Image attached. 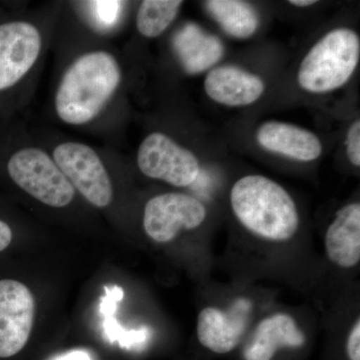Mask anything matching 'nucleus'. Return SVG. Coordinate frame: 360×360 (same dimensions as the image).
Returning a JSON list of instances; mask_svg holds the SVG:
<instances>
[{"instance_id": "obj_1", "label": "nucleus", "mask_w": 360, "mask_h": 360, "mask_svg": "<svg viewBox=\"0 0 360 360\" xmlns=\"http://www.w3.org/2000/svg\"><path fill=\"white\" fill-rule=\"evenodd\" d=\"M231 205L239 224L267 243H288L300 229V213L290 194L262 175L238 179L231 188Z\"/></svg>"}, {"instance_id": "obj_2", "label": "nucleus", "mask_w": 360, "mask_h": 360, "mask_svg": "<svg viewBox=\"0 0 360 360\" xmlns=\"http://www.w3.org/2000/svg\"><path fill=\"white\" fill-rule=\"evenodd\" d=\"M120 65L111 54H84L68 68L56 96V112L68 124L90 122L110 101L120 82Z\"/></svg>"}, {"instance_id": "obj_3", "label": "nucleus", "mask_w": 360, "mask_h": 360, "mask_svg": "<svg viewBox=\"0 0 360 360\" xmlns=\"http://www.w3.org/2000/svg\"><path fill=\"white\" fill-rule=\"evenodd\" d=\"M360 40L349 28L328 32L300 63L298 84L311 94H326L347 84L359 65Z\"/></svg>"}, {"instance_id": "obj_4", "label": "nucleus", "mask_w": 360, "mask_h": 360, "mask_svg": "<svg viewBox=\"0 0 360 360\" xmlns=\"http://www.w3.org/2000/svg\"><path fill=\"white\" fill-rule=\"evenodd\" d=\"M13 181L44 205L65 207L75 198V188L51 156L39 148L16 153L7 165Z\"/></svg>"}, {"instance_id": "obj_5", "label": "nucleus", "mask_w": 360, "mask_h": 360, "mask_svg": "<svg viewBox=\"0 0 360 360\" xmlns=\"http://www.w3.org/2000/svg\"><path fill=\"white\" fill-rule=\"evenodd\" d=\"M53 160L85 200L96 207L110 205L113 198L112 184L94 149L78 142H65L54 149Z\"/></svg>"}, {"instance_id": "obj_6", "label": "nucleus", "mask_w": 360, "mask_h": 360, "mask_svg": "<svg viewBox=\"0 0 360 360\" xmlns=\"http://www.w3.org/2000/svg\"><path fill=\"white\" fill-rule=\"evenodd\" d=\"M137 165L146 176L177 187L191 186L200 172L198 158L160 132L148 135L142 142Z\"/></svg>"}, {"instance_id": "obj_7", "label": "nucleus", "mask_w": 360, "mask_h": 360, "mask_svg": "<svg viewBox=\"0 0 360 360\" xmlns=\"http://www.w3.org/2000/svg\"><path fill=\"white\" fill-rule=\"evenodd\" d=\"M205 206L193 196L168 193L151 198L144 208L143 227L158 243L174 240L182 231H193L206 219Z\"/></svg>"}, {"instance_id": "obj_8", "label": "nucleus", "mask_w": 360, "mask_h": 360, "mask_svg": "<svg viewBox=\"0 0 360 360\" xmlns=\"http://www.w3.org/2000/svg\"><path fill=\"white\" fill-rule=\"evenodd\" d=\"M34 315L30 288L13 279L0 281V359L13 356L25 347Z\"/></svg>"}, {"instance_id": "obj_9", "label": "nucleus", "mask_w": 360, "mask_h": 360, "mask_svg": "<svg viewBox=\"0 0 360 360\" xmlns=\"http://www.w3.org/2000/svg\"><path fill=\"white\" fill-rule=\"evenodd\" d=\"M41 37L25 21L0 25V90L20 82L39 58Z\"/></svg>"}, {"instance_id": "obj_10", "label": "nucleus", "mask_w": 360, "mask_h": 360, "mask_svg": "<svg viewBox=\"0 0 360 360\" xmlns=\"http://www.w3.org/2000/svg\"><path fill=\"white\" fill-rule=\"evenodd\" d=\"M250 309L251 303L245 298L236 300L229 310L205 307L196 323L200 345L217 354L232 352L245 335Z\"/></svg>"}, {"instance_id": "obj_11", "label": "nucleus", "mask_w": 360, "mask_h": 360, "mask_svg": "<svg viewBox=\"0 0 360 360\" xmlns=\"http://www.w3.org/2000/svg\"><path fill=\"white\" fill-rule=\"evenodd\" d=\"M324 248L331 264L354 269L360 262V205L350 203L336 213L324 236Z\"/></svg>"}, {"instance_id": "obj_12", "label": "nucleus", "mask_w": 360, "mask_h": 360, "mask_svg": "<svg viewBox=\"0 0 360 360\" xmlns=\"http://www.w3.org/2000/svg\"><path fill=\"white\" fill-rule=\"evenodd\" d=\"M207 96L215 103L229 106H245L255 103L264 91L262 78L236 66H220L208 73L205 80Z\"/></svg>"}, {"instance_id": "obj_13", "label": "nucleus", "mask_w": 360, "mask_h": 360, "mask_svg": "<svg viewBox=\"0 0 360 360\" xmlns=\"http://www.w3.org/2000/svg\"><path fill=\"white\" fill-rule=\"evenodd\" d=\"M305 335L291 315L278 312L269 315L258 323L245 352V360H271L277 350L284 347H300Z\"/></svg>"}, {"instance_id": "obj_14", "label": "nucleus", "mask_w": 360, "mask_h": 360, "mask_svg": "<svg viewBox=\"0 0 360 360\" xmlns=\"http://www.w3.org/2000/svg\"><path fill=\"white\" fill-rule=\"evenodd\" d=\"M257 141L266 150L304 162L317 160L322 153L316 135L290 123H264L258 129Z\"/></svg>"}, {"instance_id": "obj_15", "label": "nucleus", "mask_w": 360, "mask_h": 360, "mask_svg": "<svg viewBox=\"0 0 360 360\" xmlns=\"http://www.w3.org/2000/svg\"><path fill=\"white\" fill-rule=\"evenodd\" d=\"M172 44L180 63L191 75L208 70L224 56L221 41L195 23H186L180 27Z\"/></svg>"}, {"instance_id": "obj_16", "label": "nucleus", "mask_w": 360, "mask_h": 360, "mask_svg": "<svg viewBox=\"0 0 360 360\" xmlns=\"http://www.w3.org/2000/svg\"><path fill=\"white\" fill-rule=\"evenodd\" d=\"M213 18L225 32L236 39H248L257 32L258 15L250 4L236 0H210L205 2Z\"/></svg>"}, {"instance_id": "obj_17", "label": "nucleus", "mask_w": 360, "mask_h": 360, "mask_svg": "<svg viewBox=\"0 0 360 360\" xmlns=\"http://www.w3.org/2000/svg\"><path fill=\"white\" fill-rule=\"evenodd\" d=\"M182 1L179 0H146L137 13V30L143 37L155 39L172 25Z\"/></svg>"}, {"instance_id": "obj_18", "label": "nucleus", "mask_w": 360, "mask_h": 360, "mask_svg": "<svg viewBox=\"0 0 360 360\" xmlns=\"http://www.w3.org/2000/svg\"><path fill=\"white\" fill-rule=\"evenodd\" d=\"M103 329L110 342H117L122 347H139L146 340V330H127L116 321L115 314L103 315Z\"/></svg>"}, {"instance_id": "obj_19", "label": "nucleus", "mask_w": 360, "mask_h": 360, "mask_svg": "<svg viewBox=\"0 0 360 360\" xmlns=\"http://www.w3.org/2000/svg\"><path fill=\"white\" fill-rule=\"evenodd\" d=\"M122 1H90L94 22L101 28H111L117 22L122 9Z\"/></svg>"}, {"instance_id": "obj_20", "label": "nucleus", "mask_w": 360, "mask_h": 360, "mask_svg": "<svg viewBox=\"0 0 360 360\" xmlns=\"http://www.w3.org/2000/svg\"><path fill=\"white\" fill-rule=\"evenodd\" d=\"M347 153L348 160L354 165L360 167V122L357 120L348 129L347 136Z\"/></svg>"}, {"instance_id": "obj_21", "label": "nucleus", "mask_w": 360, "mask_h": 360, "mask_svg": "<svg viewBox=\"0 0 360 360\" xmlns=\"http://www.w3.org/2000/svg\"><path fill=\"white\" fill-rule=\"evenodd\" d=\"M347 354L349 360H360V319L354 322L348 333Z\"/></svg>"}, {"instance_id": "obj_22", "label": "nucleus", "mask_w": 360, "mask_h": 360, "mask_svg": "<svg viewBox=\"0 0 360 360\" xmlns=\"http://www.w3.org/2000/svg\"><path fill=\"white\" fill-rule=\"evenodd\" d=\"M13 240V231L6 222L0 220V252L6 250Z\"/></svg>"}, {"instance_id": "obj_23", "label": "nucleus", "mask_w": 360, "mask_h": 360, "mask_svg": "<svg viewBox=\"0 0 360 360\" xmlns=\"http://www.w3.org/2000/svg\"><path fill=\"white\" fill-rule=\"evenodd\" d=\"M54 360H94L90 356L89 352L84 350H75V352H68L63 355H60L58 359Z\"/></svg>"}, {"instance_id": "obj_24", "label": "nucleus", "mask_w": 360, "mask_h": 360, "mask_svg": "<svg viewBox=\"0 0 360 360\" xmlns=\"http://www.w3.org/2000/svg\"><path fill=\"white\" fill-rule=\"evenodd\" d=\"M290 4L295 6L305 7L312 6V4H316L315 0H291Z\"/></svg>"}]
</instances>
